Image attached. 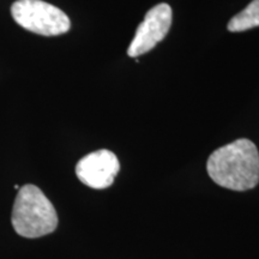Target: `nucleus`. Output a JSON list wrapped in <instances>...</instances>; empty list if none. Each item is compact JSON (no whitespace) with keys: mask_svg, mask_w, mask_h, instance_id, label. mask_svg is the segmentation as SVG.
<instances>
[{"mask_svg":"<svg viewBox=\"0 0 259 259\" xmlns=\"http://www.w3.org/2000/svg\"><path fill=\"white\" fill-rule=\"evenodd\" d=\"M120 170V162L112 151H94L80 158L76 166V176L84 185L95 190L112 186Z\"/></svg>","mask_w":259,"mask_h":259,"instance_id":"nucleus-5","label":"nucleus"},{"mask_svg":"<svg viewBox=\"0 0 259 259\" xmlns=\"http://www.w3.org/2000/svg\"><path fill=\"white\" fill-rule=\"evenodd\" d=\"M11 14L18 25L42 36H58L71 28L63 10L42 0H17L11 6Z\"/></svg>","mask_w":259,"mask_h":259,"instance_id":"nucleus-3","label":"nucleus"},{"mask_svg":"<svg viewBox=\"0 0 259 259\" xmlns=\"http://www.w3.org/2000/svg\"><path fill=\"white\" fill-rule=\"evenodd\" d=\"M206 169L213 183L225 189H254L259 183L258 149L250 139H236L210 155Z\"/></svg>","mask_w":259,"mask_h":259,"instance_id":"nucleus-1","label":"nucleus"},{"mask_svg":"<svg viewBox=\"0 0 259 259\" xmlns=\"http://www.w3.org/2000/svg\"><path fill=\"white\" fill-rule=\"evenodd\" d=\"M171 9L168 4L155 5L145 14L144 21L136 30L135 37L130 45L127 54L137 58L156 47L167 36L171 25Z\"/></svg>","mask_w":259,"mask_h":259,"instance_id":"nucleus-4","label":"nucleus"},{"mask_svg":"<svg viewBox=\"0 0 259 259\" xmlns=\"http://www.w3.org/2000/svg\"><path fill=\"white\" fill-rule=\"evenodd\" d=\"M11 222L18 235L35 239L56 231L58 215L45 193L37 186L28 184L18 190Z\"/></svg>","mask_w":259,"mask_h":259,"instance_id":"nucleus-2","label":"nucleus"},{"mask_svg":"<svg viewBox=\"0 0 259 259\" xmlns=\"http://www.w3.org/2000/svg\"><path fill=\"white\" fill-rule=\"evenodd\" d=\"M259 27V0H252L246 8L229 21V31L239 32Z\"/></svg>","mask_w":259,"mask_h":259,"instance_id":"nucleus-6","label":"nucleus"}]
</instances>
